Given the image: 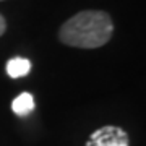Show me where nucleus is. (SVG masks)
Returning a JSON list of instances; mask_svg holds the SVG:
<instances>
[{"instance_id": "nucleus-1", "label": "nucleus", "mask_w": 146, "mask_h": 146, "mask_svg": "<svg viewBox=\"0 0 146 146\" xmlns=\"http://www.w3.org/2000/svg\"><path fill=\"white\" fill-rule=\"evenodd\" d=\"M114 23L109 13L101 10H84L62 25L58 39L70 47L98 49L110 41Z\"/></svg>"}, {"instance_id": "nucleus-2", "label": "nucleus", "mask_w": 146, "mask_h": 146, "mask_svg": "<svg viewBox=\"0 0 146 146\" xmlns=\"http://www.w3.org/2000/svg\"><path fill=\"white\" fill-rule=\"evenodd\" d=\"M130 140L123 128L117 125H106L91 133L84 146H128Z\"/></svg>"}, {"instance_id": "nucleus-3", "label": "nucleus", "mask_w": 146, "mask_h": 146, "mask_svg": "<svg viewBox=\"0 0 146 146\" xmlns=\"http://www.w3.org/2000/svg\"><path fill=\"white\" fill-rule=\"evenodd\" d=\"M31 72V62L28 58L15 57L7 63V73L10 78H23Z\"/></svg>"}, {"instance_id": "nucleus-4", "label": "nucleus", "mask_w": 146, "mask_h": 146, "mask_svg": "<svg viewBox=\"0 0 146 146\" xmlns=\"http://www.w3.org/2000/svg\"><path fill=\"white\" fill-rule=\"evenodd\" d=\"M34 98H33L29 93H21L20 96H16L13 104H11V109L16 115L20 117H25V115H29L34 110Z\"/></svg>"}, {"instance_id": "nucleus-5", "label": "nucleus", "mask_w": 146, "mask_h": 146, "mask_svg": "<svg viewBox=\"0 0 146 146\" xmlns=\"http://www.w3.org/2000/svg\"><path fill=\"white\" fill-rule=\"evenodd\" d=\"M5 29H7V21H5V18L0 15V36L5 33Z\"/></svg>"}, {"instance_id": "nucleus-6", "label": "nucleus", "mask_w": 146, "mask_h": 146, "mask_svg": "<svg viewBox=\"0 0 146 146\" xmlns=\"http://www.w3.org/2000/svg\"><path fill=\"white\" fill-rule=\"evenodd\" d=\"M0 2H2V0H0Z\"/></svg>"}]
</instances>
